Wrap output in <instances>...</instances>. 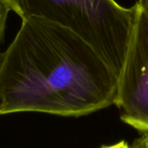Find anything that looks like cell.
<instances>
[{
  "label": "cell",
  "mask_w": 148,
  "mask_h": 148,
  "mask_svg": "<svg viewBox=\"0 0 148 148\" xmlns=\"http://www.w3.org/2000/svg\"><path fill=\"white\" fill-rule=\"evenodd\" d=\"M22 20L1 55V114L82 116L115 104L119 77L87 42L44 18Z\"/></svg>",
  "instance_id": "obj_1"
},
{
  "label": "cell",
  "mask_w": 148,
  "mask_h": 148,
  "mask_svg": "<svg viewBox=\"0 0 148 148\" xmlns=\"http://www.w3.org/2000/svg\"><path fill=\"white\" fill-rule=\"evenodd\" d=\"M22 19L38 16L71 29L120 76L134 23L136 3L114 0H5Z\"/></svg>",
  "instance_id": "obj_2"
},
{
  "label": "cell",
  "mask_w": 148,
  "mask_h": 148,
  "mask_svg": "<svg viewBox=\"0 0 148 148\" xmlns=\"http://www.w3.org/2000/svg\"><path fill=\"white\" fill-rule=\"evenodd\" d=\"M136 3L134 23L121 72L115 105L121 120L140 132H148V8Z\"/></svg>",
  "instance_id": "obj_3"
},
{
  "label": "cell",
  "mask_w": 148,
  "mask_h": 148,
  "mask_svg": "<svg viewBox=\"0 0 148 148\" xmlns=\"http://www.w3.org/2000/svg\"><path fill=\"white\" fill-rule=\"evenodd\" d=\"M10 11V8L5 0H0V43L2 42L4 29L9 16V12ZM0 60H1V54H0Z\"/></svg>",
  "instance_id": "obj_4"
},
{
  "label": "cell",
  "mask_w": 148,
  "mask_h": 148,
  "mask_svg": "<svg viewBox=\"0 0 148 148\" xmlns=\"http://www.w3.org/2000/svg\"><path fill=\"white\" fill-rule=\"evenodd\" d=\"M129 148H148V132H145L141 137L135 140Z\"/></svg>",
  "instance_id": "obj_5"
},
{
  "label": "cell",
  "mask_w": 148,
  "mask_h": 148,
  "mask_svg": "<svg viewBox=\"0 0 148 148\" xmlns=\"http://www.w3.org/2000/svg\"><path fill=\"white\" fill-rule=\"evenodd\" d=\"M101 148H129V146L127 145V143L124 140L122 141H120L114 145H112V146H104Z\"/></svg>",
  "instance_id": "obj_6"
},
{
  "label": "cell",
  "mask_w": 148,
  "mask_h": 148,
  "mask_svg": "<svg viewBox=\"0 0 148 148\" xmlns=\"http://www.w3.org/2000/svg\"><path fill=\"white\" fill-rule=\"evenodd\" d=\"M3 107V99H2L1 95H0V114H1V112H2Z\"/></svg>",
  "instance_id": "obj_7"
},
{
  "label": "cell",
  "mask_w": 148,
  "mask_h": 148,
  "mask_svg": "<svg viewBox=\"0 0 148 148\" xmlns=\"http://www.w3.org/2000/svg\"><path fill=\"white\" fill-rule=\"evenodd\" d=\"M140 1L141 3H143L148 8V0H140Z\"/></svg>",
  "instance_id": "obj_8"
}]
</instances>
